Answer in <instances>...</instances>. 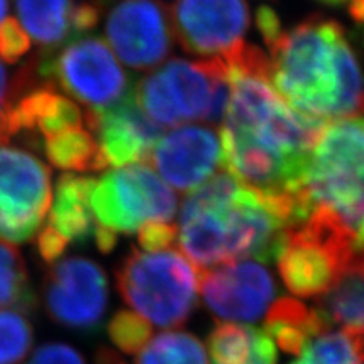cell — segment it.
Segmentation results:
<instances>
[{
	"instance_id": "1",
	"label": "cell",
	"mask_w": 364,
	"mask_h": 364,
	"mask_svg": "<svg viewBox=\"0 0 364 364\" xmlns=\"http://www.w3.org/2000/svg\"><path fill=\"white\" fill-rule=\"evenodd\" d=\"M272 82L299 112L325 122L364 114V65L343 26L313 16L266 41Z\"/></svg>"
},
{
	"instance_id": "2",
	"label": "cell",
	"mask_w": 364,
	"mask_h": 364,
	"mask_svg": "<svg viewBox=\"0 0 364 364\" xmlns=\"http://www.w3.org/2000/svg\"><path fill=\"white\" fill-rule=\"evenodd\" d=\"M298 195L309 215L316 208L328 211L357 240L364 225V119L326 124Z\"/></svg>"
},
{
	"instance_id": "3",
	"label": "cell",
	"mask_w": 364,
	"mask_h": 364,
	"mask_svg": "<svg viewBox=\"0 0 364 364\" xmlns=\"http://www.w3.org/2000/svg\"><path fill=\"white\" fill-rule=\"evenodd\" d=\"M136 105L158 127L178 128L188 122L222 124L231 85L220 56L170 60L143 76L132 88Z\"/></svg>"
},
{
	"instance_id": "4",
	"label": "cell",
	"mask_w": 364,
	"mask_h": 364,
	"mask_svg": "<svg viewBox=\"0 0 364 364\" xmlns=\"http://www.w3.org/2000/svg\"><path fill=\"white\" fill-rule=\"evenodd\" d=\"M120 298L151 325L178 328L198 305L199 269L176 249L132 247L116 269Z\"/></svg>"
},
{
	"instance_id": "5",
	"label": "cell",
	"mask_w": 364,
	"mask_h": 364,
	"mask_svg": "<svg viewBox=\"0 0 364 364\" xmlns=\"http://www.w3.org/2000/svg\"><path fill=\"white\" fill-rule=\"evenodd\" d=\"M355 235L325 210L286 230L278 255L286 287L302 298L331 289L358 252Z\"/></svg>"
},
{
	"instance_id": "6",
	"label": "cell",
	"mask_w": 364,
	"mask_h": 364,
	"mask_svg": "<svg viewBox=\"0 0 364 364\" xmlns=\"http://www.w3.org/2000/svg\"><path fill=\"white\" fill-rule=\"evenodd\" d=\"M36 58L38 76L77 100L87 112L104 111L132 91L116 53L99 37L75 38L58 53H41Z\"/></svg>"
},
{
	"instance_id": "7",
	"label": "cell",
	"mask_w": 364,
	"mask_h": 364,
	"mask_svg": "<svg viewBox=\"0 0 364 364\" xmlns=\"http://www.w3.org/2000/svg\"><path fill=\"white\" fill-rule=\"evenodd\" d=\"M96 223L119 234H134L147 222H172L178 199L146 163L114 168L96 179L91 191Z\"/></svg>"
},
{
	"instance_id": "8",
	"label": "cell",
	"mask_w": 364,
	"mask_h": 364,
	"mask_svg": "<svg viewBox=\"0 0 364 364\" xmlns=\"http://www.w3.org/2000/svg\"><path fill=\"white\" fill-rule=\"evenodd\" d=\"M52 198L46 163L23 147L0 144V240L20 245L36 237Z\"/></svg>"
},
{
	"instance_id": "9",
	"label": "cell",
	"mask_w": 364,
	"mask_h": 364,
	"mask_svg": "<svg viewBox=\"0 0 364 364\" xmlns=\"http://www.w3.org/2000/svg\"><path fill=\"white\" fill-rule=\"evenodd\" d=\"M108 277L96 261L65 257L49 266L43 281V304L60 326L95 333L108 310Z\"/></svg>"
},
{
	"instance_id": "10",
	"label": "cell",
	"mask_w": 364,
	"mask_h": 364,
	"mask_svg": "<svg viewBox=\"0 0 364 364\" xmlns=\"http://www.w3.org/2000/svg\"><path fill=\"white\" fill-rule=\"evenodd\" d=\"M105 33L116 56L134 70L161 65L173 49L170 9L159 0H124L107 17Z\"/></svg>"
},
{
	"instance_id": "11",
	"label": "cell",
	"mask_w": 364,
	"mask_h": 364,
	"mask_svg": "<svg viewBox=\"0 0 364 364\" xmlns=\"http://www.w3.org/2000/svg\"><path fill=\"white\" fill-rule=\"evenodd\" d=\"M199 293L208 311L226 322H255L277 296L270 272L252 259L199 270Z\"/></svg>"
},
{
	"instance_id": "12",
	"label": "cell",
	"mask_w": 364,
	"mask_h": 364,
	"mask_svg": "<svg viewBox=\"0 0 364 364\" xmlns=\"http://www.w3.org/2000/svg\"><path fill=\"white\" fill-rule=\"evenodd\" d=\"M170 20L182 49L214 58L242 41L250 14L246 0H175Z\"/></svg>"
},
{
	"instance_id": "13",
	"label": "cell",
	"mask_w": 364,
	"mask_h": 364,
	"mask_svg": "<svg viewBox=\"0 0 364 364\" xmlns=\"http://www.w3.org/2000/svg\"><path fill=\"white\" fill-rule=\"evenodd\" d=\"M219 134L210 124L179 127L159 136L147 161L168 187L179 193L193 191L223 167Z\"/></svg>"
},
{
	"instance_id": "14",
	"label": "cell",
	"mask_w": 364,
	"mask_h": 364,
	"mask_svg": "<svg viewBox=\"0 0 364 364\" xmlns=\"http://www.w3.org/2000/svg\"><path fill=\"white\" fill-rule=\"evenodd\" d=\"M84 123L95 134L107 167L116 168L147 161L164 131L136 105L132 91L104 111H84Z\"/></svg>"
},
{
	"instance_id": "15",
	"label": "cell",
	"mask_w": 364,
	"mask_h": 364,
	"mask_svg": "<svg viewBox=\"0 0 364 364\" xmlns=\"http://www.w3.org/2000/svg\"><path fill=\"white\" fill-rule=\"evenodd\" d=\"M14 124L17 136L25 135L32 144L38 146L46 135L82 127L84 112L73 99L61 93L58 87L40 79L17 99Z\"/></svg>"
},
{
	"instance_id": "16",
	"label": "cell",
	"mask_w": 364,
	"mask_h": 364,
	"mask_svg": "<svg viewBox=\"0 0 364 364\" xmlns=\"http://www.w3.org/2000/svg\"><path fill=\"white\" fill-rule=\"evenodd\" d=\"M95 182L96 179L91 176L72 173L60 176L56 182L46 225L58 232L68 245L84 243L95 234L96 219L90 203Z\"/></svg>"
},
{
	"instance_id": "17",
	"label": "cell",
	"mask_w": 364,
	"mask_h": 364,
	"mask_svg": "<svg viewBox=\"0 0 364 364\" xmlns=\"http://www.w3.org/2000/svg\"><path fill=\"white\" fill-rule=\"evenodd\" d=\"M77 5L73 0H16L20 25L43 53H53L79 37Z\"/></svg>"
},
{
	"instance_id": "18",
	"label": "cell",
	"mask_w": 364,
	"mask_h": 364,
	"mask_svg": "<svg viewBox=\"0 0 364 364\" xmlns=\"http://www.w3.org/2000/svg\"><path fill=\"white\" fill-rule=\"evenodd\" d=\"M314 309L331 326L364 337V259L360 250L334 286L321 294Z\"/></svg>"
},
{
	"instance_id": "19",
	"label": "cell",
	"mask_w": 364,
	"mask_h": 364,
	"mask_svg": "<svg viewBox=\"0 0 364 364\" xmlns=\"http://www.w3.org/2000/svg\"><path fill=\"white\" fill-rule=\"evenodd\" d=\"M211 364H278V352L257 326L222 322L208 337Z\"/></svg>"
},
{
	"instance_id": "20",
	"label": "cell",
	"mask_w": 364,
	"mask_h": 364,
	"mask_svg": "<svg viewBox=\"0 0 364 364\" xmlns=\"http://www.w3.org/2000/svg\"><path fill=\"white\" fill-rule=\"evenodd\" d=\"M331 331V325L316 309L291 298H281L270 306L266 333L287 354L299 355L310 341Z\"/></svg>"
},
{
	"instance_id": "21",
	"label": "cell",
	"mask_w": 364,
	"mask_h": 364,
	"mask_svg": "<svg viewBox=\"0 0 364 364\" xmlns=\"http://www.w3.org/2000/svg\"><path fill=\"white\" fill-rule=\"evenodd\" d=\"M40 144L49 163L60 170L82 173L108 168L96 136L88 128L75 127L46 135Z\"/></svg>"
},
{
	"instance_id": "22",
	"label": "cell",
	"mask_w": 364,
	"mask_h": 364,
	"mask_svg": "<svg viewBox=\"0 0 364 364\" xmlns=\"http://www.w3.org/2000/svg\"><path fill=\"white\" fill-rule=\"evenodd\" d=\"M37 301L25 259L13 245L0 240V311L32 313Z\"/></svg>"
},
{
	"instance_id": "23",
	"label": "cell",
	"mask_w": 364,
	"mask_h": 364,
	"mask_svg": "<svg viewBox=\"0 0 364 364\" xmlns=\"http://www.w3.org/2000/svg\"><path fill=\"white\" fill-rule=\"evenodd\" d=\"M135 364H208L202 341L186 331L159 333L136 352Z\"/></svg>"
},
{
	"instance_id": "24",
	"label": "cell",
	"mask_w": 364,
	"mask_h": 364,
	"mask_svg": "<svg viewBox=\"0 0 364 364\" xmlns=\"http://www.w3.org/2000/svg\"><path fill=\"white\" fill-rule=\"evenodd\" d=\"M291 364H364L363 337L348 331H328L313 338Z\"/></svg>"
},
{
	"instance_id": "25",
	"label": "cell",
	"mask_w": 364,
	"mask_h": 364,
	"mask_svg": "<svg viewBox=\"0 0 364 364\" xmlns=\"http://www.w3.org/2000/svg\"><path fill=\"white\" fill-rule=\"evenodd\" d=\"M40 79L36 56L23 64L13 76L0 61V144H8L17 136L14 124L16 102L23 91Z\"/></svg>"
},
{
	"instance_id": "26",
	"label": "cell",
	"mask_w": 364,
	"mask_h": 364,
	"mask_svg": "<svg viewBox=\"0 0 364 364\" xmlns=\"http://www.w3.org/2000/svg\"><path fill=\"white\" fill-rule=\"evenodd\" d=\"M33 343V328L25 313L0 311V364H20Z\"/></svg>"
},
{
	"instance_id": "27",
	"label": "cell",
	"mask_w": 364,
	"mask_h": 364,
	"mask_svg": "<svg viewBox=\"0 0 364 364\" xmlns=\"http://www.w3.org/2000/svg\"><path fill=\"white\" fill-rule=\"evenodd\" d=\"M111 341L124 354H136L152 337V325L134 311L122 310L108 323Z\"/></svg>"
},
{
	"instance_id": "28",
	"label": "cell",
	"mask_w": 364,
	"mask_h": 364,
	"mask_svg": "<svg viewBox=\"0 0 364 364\" xmlns=\"http://www.w3.org/2000/svg\"><path fill=\"white\" fill-rule=\"evenodd\" d=\"M31 44L32 40L16 18L6 17L0 23V61L17 64L29 53Z\"/></svg>"
},
{
	"instance_id": "29",
	"label": "cell",
	"mask_w": 364,
	"mask_h": 364,
	"mask_svg": "<svg viewBox=\"0 0 364 364\" xmlns=\"http://www.w3.org/2000/svg\"><path fill=\"white\" fill-rule=\"evenodd\" d=\"M136 240L144 252L170 249L178 240V228L172 222H147L136 231Z\"/></svg>"
},
{
	"instance_id": "30",
	"label": "cell",
	"mask_w": 364,
	"mask_h": 364,
	"mask_svg": "<svg viewBox=\"0 0 364 364\" xmlns=\"http://www.w3.org/2000/svg\"><path fill=\"white\" fill-rule=\"evenodd\" d=\"M26 364H85V360L75 348L53 341L41 345Z\"/></svg>"
},
{
	"instance_id": "31",
	"label": "cell",
	"mask_w": 364,
	"mask_h": 364,
	"mask_svg": "<svg viewBox=\"0 0 364 364\" xmlns=\"http://www.w3.org/2000/svg\"><path fill=\"white\" fill-rule=\"evenodd\" d=\"M68 246L70 245H68L58 232H55L49 225H43L41 230L36 234L37 254L43 263L49 266L64 255Z\"/></svg>"
},
{
	"instance_id": "32",
	"label": "cell",
	"mask_w": 364,
	"mask_h": 364,
	"mask_svg": "<svg viewBox=\"0 0 364 364\" xmlns=\"http://www.w3.org/2000/svg\"><path fill=\"white\" fill-rule=\"evenodd\" d=\"M93 238H95V243H96L97 249L100 250L102 254H109V252H112L114 247L117 246L119 235L116 232L107 230V228L96 223V230H95Z\"/></svg>"
},
{
	"instance_id": "33",
	"label": "cell",
	"mask_w": 364,
	"mask_h": 364,
	"mask_svg": "<svg viewBox=\"0 0 364 364\" xmlns=\"http://www.w3.org/2000/svg\"><path fill=\"white\" fill-rule=\"evenodd\" d=\"M349 13L357 25L363 29V37H364V0H350Z\"/></svg>"
},
{
	"instance_id": "34",
	"label": "cell",
	"mask_w": 364,
	"mask_h": 364,
	"mask_svg": "<svg viewBox=\"0 0 364 364\" xmlns=\"http://www.w3.org/2000/svg\"><path fill=\"white\" fill-rule=\"evenodd\" d=\"M96 364H127V363H123L116 352H112L109 349H100L96 357Z\"/></svg>"
},
{
	"instance_id": "35",
	"label": "cell",
	"mask_w": 364,
	"mask_h": 364,
	"mask_svg": "<svg viewBox=\"0 0 364 364\" xmlns=\"http://www.w3.org/2000/svg\"><path fill=\"white\" fill-rule=\"evenodd\" d=\"M8 8H9V0H0V23L6 18Z\"/></svg>"
},
{
	"instance_id": "36",
	"label": "cell",
	"mask_w": 364,
	"mask_h": 364,
	"mask_svg": "<svg viewBox=\"0 0 364 364\" xmlns=\"http://www.w3.org/2000/svg\"><path fill=\"white\" fill-rule=\"evenodd\" d=\"M318 2L326 4V5H331V6H337V5H341V4H345V2H349V0H318Z\"/></svg>"
},
{
	"instance_id": "37",
	"label": "cell",
	"mask_w": 364,
	"mask_h": 364,
	"mask_svg": "<svg viewBox=\"0 0 364 364\" xmlns=\"http://www.w3.org/2000/svg\"><path fill=\"white\" fill-rule=\"evenodd\" d=\"M357 245H358V247H364V225H363L361 231H360V234H358V238H357Z\"/></svg>"
},
{
	"instance_id": "38",
	"label": "cell",
	"mask_w": 364,
	"mask_h": 364,
	"mask_svg": "<svg viewBox=\"0 0 364 364\" xmlns=\"http://www.w3.org/2000/svg\"><path fill=\"white\" fill-rule=\"evenodd\" d=\"M360 252H361V257H363V259H364V247L360 249Z\"/></svg>"
}]
</instances>
